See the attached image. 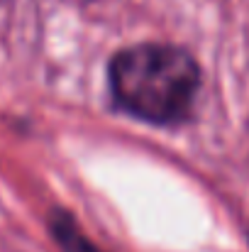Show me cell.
<instances>
[{
	"label": "cell",
	"instance_id": "cell-2",
	"mask_svg": "<svg viewBox=\"0 0 249 252\" xmlns=\"http://www.w3.org/2000/svg\"><path fill=\"white\" fill-rule=\"evenodd\" d=\"M49 225H52V235H54V240H56L66 252H100L90 240H88V238H85V235H83L81 228L76 225V220H74L69 213H64V211H54Z\"/></svg>",
	"mask_w": 249,
	"mask_h": 252
},
{
	"label": "cell",
	"instance_id": "cell-1",
	"mask_svg": "<svg viewBox=\"0 0 249 252\" xmlns=\"http://www.w3.org/2000/svg\"><path fill=\"white\" fill-rule=\"evenodd\" d=\"M115 103L152 125H178L193 113L200 69L171 44H137L117 52L108 69Z\"/></svg>",
	"mask_w": 249,
	"mask_h": 252
}]
</instances>
